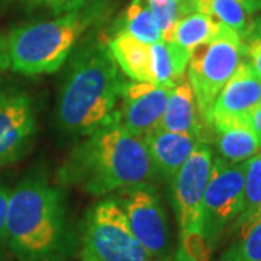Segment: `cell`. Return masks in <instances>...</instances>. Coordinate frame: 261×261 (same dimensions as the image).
<instances>
[{
	"label": "cell",
	"instance_id": "cell-7",
	"mask_svg": "<svg viewBox=\"0 0 261 261\" xmlns=\"http://www.w3.org/2000/svg\"><path fill=\"white\" fill-rule=\"evenodd\" d=\"M243 199L244 163L229 164L221 157L214 159L202 202V233L209 251L238 219Z\"/></svg>",
	"mask_w": 261,
	"mask_h": 261
},
{
	"label": "cell",
	"instance_id": "cell-21",
	"mask_svg": "<svg viewBox=\"0 0 261 261\" xmlns=\"http://www.w3.org/2000/svg\"><path fill=\"white\" fill-rule=\"evenodd\" d=\"M240 235L219 261H261V212L238 228Z\"/></svg>",
	"mask_w": 261,
	"mask_h": 261
},
{
	"label": "cell",
	"instance_id": "cell-16",
	"mask_svg": "<svg viewBox=\"0 0 261 261\" xmlns=\"http://www.w3.org/2000/svg\"><path fill=\"white\" fill-rule=\"evenodd\" d=\"M212 130L219 157L229 164L244 163L261 151V141L250 128L248 122L222 125Z\"/></svg>",
	"mask_w": 261,
	"mask_h": 261
},
{
	"label": "cell",
	"instance_id": "cell-25",
	"mask_svg": "<svg viewBox=\"0 0 261 261\" xmlns=\"http://www.w3.org/2000/svg\"><path fill=\"white\" fill-rule=\"evenodd\" d=\"M10 190L8 187L0 186V240H5V225H6V214L9 203Z\"/></svg>",
	"mask_w": 261,
	"mask_h": 261
},
{
	"label": "cell",
	"instance_id": "cell-1",
	"mask_svg": "<svg viewBox=\"0 0 261 261\" xmlns=\"http://www.w3.org/2000/svg\"><path fill=\"white\" fill-rule=\"evenodd\" d=\"M157 178L144 140L113 119L80 138L57 171L61 186L103 196Z\"/></svg>",
	"mask_w": 261,
	"mask_h": 261
},
{
	"label": "cell",
	"instance_id": "cell-10",
	"mask_svg": "<svg viewBox=\"0 0 261 261\" xmlns=\"http://www.w3.org/2000/svg\"><path fill=\"white\" fill-rule=\"evenodd\" d=\"M37 108L19 89L0 90V168L22 159L37 135Z\"/></svg>",
	"mask_w": 261,
	"mask_h": 261
},
{
	"label": "cell",
	"instance_id": "cell-13",
	"mask_svg": "<svg viewBox=\"0 0 261 261\" xmlns=\"http://www.w3.org/2000/svg\"><path fill=\"white\" fill-rule=\"evenodd\" d=\"M144 142L157 178L171 180L196 147L205 141L195 135L177 134L159 128L145 137Z\"/></svg>",
	"mask_w": 261,
	"mask_h": 261
},
{
	"label": "cell",
	"instance_id": "cell-3",
	"mask_svg": "<svg viewBox=\"0 0 261 261\" xmlns=\"http://www.w3.org/2000/svg\"><path fill=\"white\" fill-rule=\"evenodd\" d=\"M5 240L19 261H61L71 235L63 193L41 176L25 177L9 193Z\"/></svg>",
	"mask_w": 261,
	"mask_h": 261
},
{
	"label": "cell",
	"instance_id": "cell-15",
	"mask_svg": "<svg viewBox=\"0 0 261 261\" xmlns=\"http://www.w3.org/2000/svg\"><path fill=\"white\" fill-rule=\"evenodd\" d=\"M106 47L126 77L134 82L151 83L149 44L138 41L123 31H115V35Z\"/></svg>",
	"mask_w": 261,
	"mask_h": 261
},
{
	"label": "cell",
	"instance_id": "cell-2",
	"mask_svg": "<svg viewBox=\"0 0 261 261\" xmlns=\"http://www.w3.org/2000/svg\"><path fill=\"white\" fill-rule=\"evenodd\" d=\"M123 79L102 42L80 48L64 75L57 102V123L65 135L83 138L118 118Z\"/></svg>",
	"mask_w": 261,
	"mask_h": 261
},
{
	"label": "cell",
	"instance_id": "cell-8",
	"mask_svg": "<svg viewBox=\"0 0 261 261\" xmlns=\"http://www.w3.org/2000/svg\"><path fill=\"white\" fill-rule=\"evenodd\" d=\"M113 197L141 245L157 260L171 257L167 214L154 186L149 181L138 183L118 190Z\"/></svg>",
	"mask_w": 261,
	"mask_h": 261
},
{
	"label": "cell",
	"instance_id": "cell-5",
	"mask_svg": "<svg viewBox=\"0 0 261 261\" xmlns=\"http://www.w3.org/2000/svg\"><path fill=\"white\" fill-rule=\"evenodd\" d=\"M244 58V41L222 23L215 37L190 51L186 77L193 89L200 118L209 129V116L215 100Z\"/></svg>",
	"mask_w": 261,
	"mask_h": 261
},
{
	"label": "cell",
	"instance_id": "cell-6",
	"mask_svg": "<svg viewBox=\"0 0 261 261\" xmlns=\"http://www.w3.org/2000/svg\"><path fill=\"white\" fill-rule=\"evenodd\" d=\"M82 261H164L149 254L130 231L125 214L108 197L92 206L82 226Z\"/></svg>",
	"mask_w": 261,
	"mask_h": 261
},
{
	"label": "cell",
	"instance_id": "cell-23",
	"mask_svg": "<svg viewBox=\"0 0 261 261\" xmlns=\"http://www.w3.org/2000/svg\"><path fill=\"white\" fill-rule=\"evenodd\" d=\"M245 61L261 79V16L252 19L247 37L244 38Z\"/></svg>",
	"mask_w": 261,
	"mask_h": 261
},
{
	"label": "cell",
	"instance_id": "cell-20",
	"mask_svg": "<svg viewBox=\"0 0 261 261\" xmlns=\"http://www.w3.org/2000/svg\"><path fill=\"white\" fill-rule=\"evenodd\" d=\"M115 31H123L145 44L161 41V32L147 5V0H132L122 18L118 20Z\"/></svg>",
	"mask_w": 261,
	"mask_h": 261
},
{
	"label": "cell",
	"instance_id": "cell-17",
	"mask_svg": "<svg viewBox=\"0 0 261 261\" xmlns=\"http://www.w3.org/2000/svg\"><path fill=\"white\" fill-rule=\"evenodd\" d=\"M151 53V83L173 87L186 77L190 53L171 41L149 44Z\"/></svg>",
	"mask_w": 261,
	"mask_h": 261
},
{
	"label": "cell",
	"instance_id": "cell-11",
	"mask_svg": "<svg viewBox=\"0 0 261 261\" xmlns=\"http://www.w3.org/2000/svg\"><path fill=\"white\" fill-rule=\"evenodd\" d=\"M171 87L148 82L123 80L118 121L130 134L144 140L160 128Z\"/></svg>",
	"mask_w": 261,
	"mask_h": 261
},
{
	"label": "cell",
	"instance_id": "cell-26",
	"mask_svg": "<svg viewBox=\"0 0 261 261\" xmlns=\"http://www.w3.org/2000/svg\"><path fill=\"white\" fill-rule=\"evenodd\" d=\"M10 68L9 49H8V39L6 35L0 34V79Z\"/></svg>",
	"mask_w": 261,
	"mask_h": 261
},
{
	"label": "cell",
	"instance_id": "cell-12",
	"mask_svg": "<svg viewBox=\"0 0 261 261\" xmlns=\"http://www.w3.org/2000/svg\"><path fill=\"white\" fill-rule=\"evenodd\" d=\"M260 102L261 79L244 58L215 100L209 116L211 129L229 123L248 122L250 113Z\"/></svg>",
	"mask_w": 261,
	"mask_h": 261
},
{
	"label": "cell",
	"instance_id": "cell-18",
	"mask_svg": "<svg viewBox=\"0 0 261 261\" xmlns=\"http://www.w3.org/2000/svg\"><path fill=\"white\" fill-rule=\"evenodd\" d=\"M219 25L221 23L215 22L202 12H192L176 23L170 41L190 53L199 44H203L215 37Z\"/></svg>",
	"mask_w": 261,
	"mask_h": 261
},
{
	"label": "cell",
	"instance_id": "cell-24",
	"mask_svg": "<svg viewBox=\"0 0 261 261\" xmlns=\"http://www.w3.org/2000/svg\"><path fill=\"white\" fill-rule=\"evenodd\" d=\"M87 0H25L31 9H45L54 15H63L67 12L82 8Z\"/></svg>",
	"mask_w": 261,
	"mask_h": 261
},
{
	"label": "cell",
	"instance_id": "cell-29",
	"mask_svg": "<svg viewBox=\"0 0 261 261\" xmlns=\"http://www.w3.org/2000/svg\"><path fill=\"white\" fill-rule=\"evenodd\" d=\"M10 0H0V10L3 9V8H5V6H6V5H8V3H9Z\"/></svg>",
	"mask_w": 261,
	"mask_h": 261
},
{
	"label": "cell",
	"instance_id": "cell-28",
	"mask_svg": "<svg viewBox=\"0 0 261 261\" xmlns=\"http://www.w3.org/2000/svg\"><path fill=\"white\" fill-rule=\"evenodd\" d=\"M240 2H241L243 8L250 16L258 13L261 10V0H240Z\"/></svg>",
	"mask_w": 261,
	"mask_h": 261
},
{
	"label": "cell",
	"instance_id": "cell-4",
	"mask_svg": "<svg viewBox=\"0 0 261 261\" xmlns=\"http://www.w3.org/2000/svg\"><path fill=\"white\" fill-rule=\"evenodd\" d=\"M87 2L54 19L25 23L10 31L6 35L10 70L28 77L58 71L82 35L99 18L97 8Z\"/></svg>",
	"mask_w": 261,
	"mask_h": 261
},
{
	"label": "cell",
	"instance_id": "cell-19",
	"mask_svg": "<svg viewBox=\"0 0 261 261\" xmlns=\"http://www.w3.org/2000/svg\"><path fill=\"white\" fill-rule=\"evenodd\" d=\"M196 10L237 32L241 39L247 37L251 16L245 12L240 0H193Z\"/></svg>",
	"mask_w": 261,
	"mask_h": 261
},
{
	"label": "cell",
	"instance_id": "cell-27",
	"mask_svg": "<svg viewBox=\"0 0 261 261\" xmlns=\"http://www.w3.org/2000/svg\"><path fill=\"white\" fill-rule=\"evenodd\" d=\"M248 125L254 130V134L258 137V140L261 141V102L250 113V116H248Z\"/></svg>",
	"mask_w": 261,
	"mask_h": 261
},
{
	"label": "cell",
	"instance_id": "cell-14",
	"mask_svg": "<svg viewBox=\"0 0 261 261\" xmlns=\"http://www.w3.org/2000/svg\"><path fill=\"white\" fill-rule=\"evenodd\" d=\"M160 128L170 132L195 135L205 142L207 140V130L211 129L200 118L195 93L187 77L171 87Z\"/></svg>",
	"mask_w": 261,
	"mask_h": 261
},
{
	"label": "cell",
	"instance_id": "cell-9",
	"mask_svg": "<svg viewBox=\"0 0 261 261\" xmlns=\"http://www.w3.org/2000/svg\"><path fill=\"white\" fill-rule=\"evenodd\" d=\"M212 161V149L202 142L171 178V199L180 237L202 233V202Z\"/></svg>",
	"mask_w": 261,
	"mask_h": 261
},
{
	"label": "cell",
	"instance_id": "cell-22",
	"mask_svg": "<svg viewBox=\"0 0 261 261\" xmlns=\"http://www.w3.org/2000/svg\"><path fill=\"white\" fill-rule=\"evenodd\" d=\"M261 212V151L244 161V199L243 211L235 221L238 229L252 216Z\"/></svg>",
	"mask_w": 261,
	"mask_h": 261
}]
</instances>
